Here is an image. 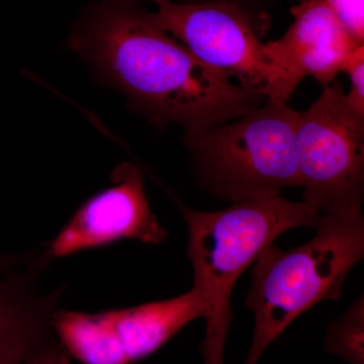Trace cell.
I'll return each instance as SVG.
<instances>
[{
  "instance_id": "10",
  "label": "cell",
  "mask_w": 364,
  "mask_h": 364,
  "mask_svg": "<svg viewBox=\"0 0 364 364\" xmlns=\"http://www.w3.org/2000/svg\"><path fill=\"white\" fill-rule=\"evenodd\" d=\"M18 260L0 259V364H26L49 338L58 293L38 296L33 267L21 272Z\"/></svg>"
},
{
  "instance_id": "12",
  "label": "cell",
  "mask_w": 364,
  "mask_h": 364,
  "mask_svg": "<svg viewBox=\"0 0 364 364\" xmlns=\"http://www.w3.org/2000/svg\"><path fill=\"white\" fill-rule=\"evenodd\" d=\"M345 30L364 44V0H325Z\"/></svg>"
},
{
  "instance_id": "6",
  "label": "cell",
  "mask_w": 364,
  "mask_h": 364,
  "mask_svg": "<svg viewBox=\"0 0 364 364\" xmlns=\"http://www.w3.org/2000/svg\"><path fill=\"white\" fill-rule=\"evenodd\" d=\"M153 1L157 6L151 13L155 23L208 65L238 78L242 85L267 98L287 102L296 90L239 7Z\"/></svg>"
},
{
  "instance_id": "5",
  "label": "cell",
  "mask_w": 364,
  "mask_h": 364,
  "mask_svg": "<svg viewBox=\"0 0 364 364\" xmlns=\"http://www.w3.org/2000/svg\"><path fill=\"white\" fill-rule=\"evenodd\" d=\"M296 160L304 202L322 215L363 218L364 116L349 105L342 85L299 112Z\"/></svg>"
},
{
  "instance_id": "4",
  "label": "cell",
  "mask_w": 364,
  "mask_h": 364,
  "mask_svg": "<svg viewBox=\"0 0 364 364\" xmlns=\"http://www.w3.org/2000/svg\"><path fill=\"white\" fill-rule=\"evenodd\" d=\"M299 112L267 98L230 124L188 139L200 166L223 198L232 202L279 196L299 186L296 128Z\"/></svg>"
},
{
  "instance_id": "7",
  "label": "cell",
  "mask_w": 364,
  "mask_h": 364,
  "mask_svg": "<svg viewBox=\"0 0 364 364\" xmlns=\"http://www.w3.org/2000/svg\"><path fill=\"white\" fill-rule=\"evenodd\" d=\"M205 316L202 296L193 287L176 298L102 313L55 310L51 328L79 363L134 364Z\"/></svg>"
},
{
  "instance_id": "1",
  "label": "cell",
  "mask_w": 364,
  "mask_h": 364,
  "mask_svg": "<svg viewBox=\"0 0 364 364\" xmlns=\"http://www.w3.org/2000/svg\"><path fill=\"white\" fill-rule=\"evenodd\" d=\"M68 44L151 123L178 124L188 138L238 119L267 100L198 59L139 4L90 2Z\"/></svg>"
},
{
  "instance_id": "15",
  "label": "cell",
  "mask_w": 364,
  "mask_h": 364,
  "mask_svg": "<svg viewBox=\"0 0 364 364\" xmlns=\"http://www.w3.org/2000/svg\"><path fill=\"white\" fill-rule=\"evenodd\" d=\"M114 1L129 2V4H139L140 0H114Z\"/></svg>"
},
{
  "instance_id": "13",
  "label": "cell",
  "mask_w": 364,
  "mask_h": 364,
  "mask_svg": "<svg viewBox=\"0 0 364 364\" xmlns=\"http://www.w3.org/2000/svg\"><path fill=\"white\" fill-rule=\"evenodd\" d=\"M350 78V90L346 93L349 105L358 114L364 116V46L352 55L345 71Z\"/></svg>"
},
{
  "instance_id": "9",
  "label": "cell",
  "mask_w": 364,
  "mask_h": 364,
  "mask_svg": "<svg viewBox=\"0 0 364 364\" xmlns=\"http://www.w3.org/2000/svg\"><path fill=\"white\" fill-rule=\"evenodd\" d=\"M294 21L280 39L267 43L277 64L298 86L313 76L323 87L344 72L360 45L345 30L325 0H301Z\"/></svg>"
},
{
  "instance_id": "14",
  "label": "cell",
  "mask_w": 364,
  "mask_h": 364,
  "mask_svg": "<svg viewBox=\"0 0 364 364\" xmlns=\"http://www.w3.org/2000/svg\"><path fill=\"white\" fill-rule=\"evenodd\" d=\"M26 364H71L62 345L49 338L33 352Z\"/></svg>"
},
{
  "instance_id": "3",
  "label": "cell",
  "mask_w": 364,
  "mask_h": 364,
  "mask_svg": "<svg viewBox=\"0 0 364 364\" xmlns=\"http://www.w3.org/2000/svg\"><path fill=\"white\" fill-rule=\"evenodd\" d=\"M304 245L267 246L256 258L245 305L254 315L252 344L244 364H257L268 346L296 318L322 301H334L364 254L363 218H318Z\"/></svg>"
},
{
  "instance_id": "8",
  "label": "cell",
  "mask_w": 364,
  "mask_h": 364,
  "mask_svg": "<svg viewBox=\"0 0 364 364\" xmlns=\"http://www.w3.org/2000/svg\"><path fill=\"white\" fill-rule=\"evenodd\" d=\"M111 188L86 200L55 237L43 259H57L124 239L160 244L167 238L146 198L144 177L133 163L119 164Z\"/></svg>"
},
{
  "instance_id": "11",
  "label": "cell",
  "mask_w": 364,
  "mask_h": 364,
  "mask_svg": "<svg viewBox=\"0 0 364 364\" xmlns=\"http://www.w3.org/2000/svg\"><path fill=\"white\" fill-rule=\"evenodd\" d=\"M364 299H356L341 318L330 325L326 335L327 351L350 364H364Z\"/></svg>"
},
{
  "instance_id": "2",
  "label": "cell",
  "mask_w": 364,
  "mask_h": 364,
  "mask_svg": "<svg viewBox=\"0 0 364 364\" xmlns=\"http://www.w3.org/2000/svg\"><path fill=\"white\" fill-rule=\"evenodd\" d=\"M188 230L186 253L193 267V289L205 304V364H224V347L233 318L231 296L237 279L280 235L316 228L320 214L306 202L282 196L233 202L215 212L181 207Z\"/></svg>"
}]
</instances>
